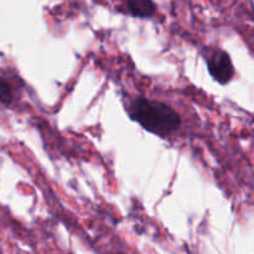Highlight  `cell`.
<instances>
[{"instance_id":"obj_1","label":"cell","mask_w":254,"mask_h":254,"mask_svg":"<svg viewBox=\"0 0 254 254\" xmlns=\"http://www.w3.org/2000/svg\"><path fill=\"white\" fill-rule=\"evenodd\" d=\"M129 116L146 131L159 136L170 135L181 126V117L175 109L148 98H136L131 102Z\"/></svg>"},{"instance_id":"obj_3","label":"cell","mask_w":254,"mask_h":254,"mask_svg":"<svg viewBox=\"0 0 254 254\" xmlns=\"http://www.w3.org/2000/svg\"><path fill=\"white\" fill-rule=\"evenodd\" d=\"M128 12L136 17H151L156 12L155 2L150 0H129L127 1Z\"/></svg>"},{"instance_id":"obj_2","label":"cell","mask_w":254,"mask_h":254,"mask_svg":"<svg viewBox=\"0 0 254 254\" xmlns=\"http://www.w3.org/2000/svg\"><path fill=\"white\" fill-rule=\"evenodd\" d=\"M207 68L212 78L221 84H227L235 74L232 60H231L230 55L223 50H216L208 57Z\"/></svg>"},{"instance_id":"obj_4","label":"cell","mask_w":254,"mask_h":254,"mask_svg":"<svg viewBox=\"0 0 254 254\" xmlns=\"http://www.w3.org/2000/svg\"><path fill=\"white\" fill-rule=\"evenodd\" d=\"M14 99L11 86L5 78L0 77V102L4 104H10Z\"/></svg>"}]
</instances>
